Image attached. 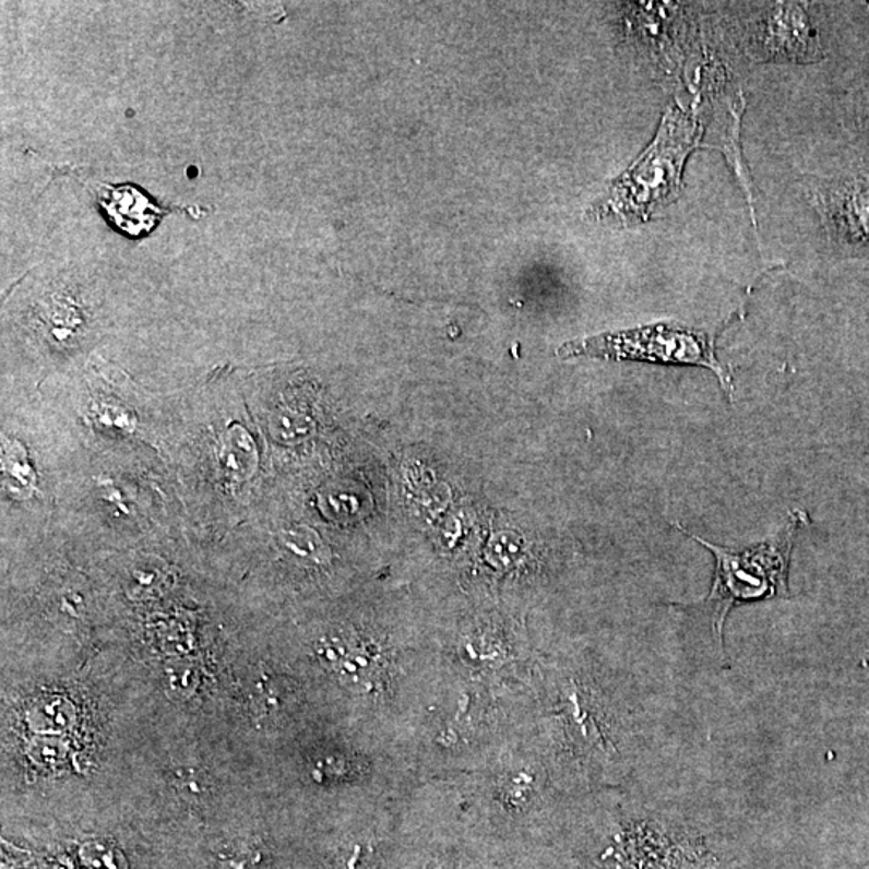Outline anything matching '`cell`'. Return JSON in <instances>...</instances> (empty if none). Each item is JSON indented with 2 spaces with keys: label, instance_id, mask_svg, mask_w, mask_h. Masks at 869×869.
Here are the masks:
<instances>
[{
  "label": "cell",
  "instance_id": "3",
  "mask_svg": "<svg viewBox=\"0 0 869 869\" xmlns=\"http://www.w3.org/2000/svg\"><path fill=\"white\" fill-rule=\"evenodd\" d=\"M607 352L628 358L647 359L665 365H695L711 369L722 380L723 389L733 395V379L719 365L714 352V342L704 332L675 325H655L606 338Z\"/></svg>",
  "mask_w": 869,
  "mask_h": 869
},
{
  "label": "cell",
  "instance_id": "5",
  "mask_svg": "<svg viewBox=\"0 0 869 869\" xmlns=\"http://www.w3.org/2000/svg\"><path fill=\"white\" fill-rule=\"evenodd\" d=\"M770 43L776 50L799 60H818L824 56L820 37L814 32L806 10L800 5H784L777 9L770 25Z\"/></svg>",
  "mask_w": 869,
  "mask_h": 869
},
{
  "label": "cell",
  "instance_id": "1",
  "mask_svg": "<svg viewBox=\"0 0 869 869\" xmlns=\"http://www.w3.org/2000/svg\"><path fill=\"white\" fill-rule=\"evenodd\" d=\"M701 138V126L681 108H670L651 147L614 181L593 209L599 219L619 224L650 221L677 199L686 158Z\"/></svg>",
  "mask_w": 869,
  "mask_h": 869
},
{
  "label": "cell",
  "instance_id": "9",
  "mask_svg": "<svg viewBox=\"0 0 869 869\" xmlns=\"http://www.w3.org/2000/svg\"><path fill=\"white\" fill-rule=\"evenodd\" d=\"M525 539L514 529H504L491 538L487 556L495 566L509 567L524 556Z\"/></svg>",
  "mask_w": 869,
  "mask_h": 869
},
{
  "label": "cell",
  "instance_id": "4",
  "mask_svg": "<svg viewBox=\"0 0 869 869\" xmlns=\"http://www.w3.org/2000/svg\"><path fill=\"white\" fill-rule=\"evenodd\" d=\"M826 213L838 242L869 251V176L842 179L831 187Z\"/></svg>",
  "mask_w": 869,
  "mask_h": 869
},
{
  "label": "cell",
  "instance_id": "11",
  "mask_svg": "<svg viewBox=\"0 0 869 869\" xmlns=\"http://www.w3.org/2000/svg\"><path fill=\"white\" fill-rule=\"evenodd\" d=\"M328 501L329 505L334 509L335 514L342 515V517L358 514L359 509H361V501H359L358 497L346 490L334 491V493L329 495Z\"/></svg>",
  "mask_w": 869,
  "mask_h": 869
},
{
  "label": "cell",
  "instance_id": "10",
  "mask_svg": "<svg viewBox=\"0 0 869 869\" xmlns=\"http://www.w3.org/2000/svg\"><path fill=\"white\" fill-rule=\"evenodd\" d=\"M221 869H266L264 855L251 844H237L223 852L219 857Z\"/></svg>",
  "mask_w": 869,
  "mask_h": 869
},
{
  "label": "cell",
  "instance_id": "8",
  "mask_svg": "<svg viewBox=\"0 0 869 869\" xmlns=\"http://www.w3.org/2000/svg\"><path fill=\"white\" fill-rule=\"evenodd\" d=\"M312 429L311 417L297 407H282L271 420V432L281 443H300L310 437Z\"/></svg>",
  "mask_w": 869,
  "mask_h": 869
},
{
  "label": "cell",
  "instance_id": "2",
  "mask_svg": "<svg viewBox=\"0 0 869 869\" xmlns=\"http://www.w3.org/2000/svg\"><path fill=\"white\" fill-rule=\"evenodd\" d=\"M806 522L803 512H793L786 528L781 529L776 536L745 549L712 545L692 535L681 525L674 524V527L691 536L715 556L714 585L702 604L712 607L714 631L719 646H723V627L733 607L741 603L787 596L790 555L797 532Z\"/></svg>",
  "mask_w": 869,
  "mask_h": 869
},
{
  "label": "cell",
  "instance_id": "7",
  "mask_svg": "<svg viewBox=\"0 0 869 869\" xmlns=\"http://www.w3.org/2000/svg\"><path fill=\"white\" fill-rule=\"evenodd\" d=\"M279 539L285 551L290 552L294 558L310 563H328L331 560V551L319 533L307 525L284 529Z\"/></svg>",
  "mask_w": 869,
  "mask_h": 869
},
{
  "label": "cell",
  "instance_id": "6",
  "mask_svg": "<svg viewBox=\"0 0 869 869\" xmlns=\"http://www.w3.org/2000/svg\"><path fill=\"white\" fill-rule=\"evenodd\" d=\"M219 461L224 471L237 480H247L258 466V451L253 438L242 427L227 430L221 440Z\"/></svg>",
  "mask_w": 869,
  "mask_h": 869
}]
</instances>
